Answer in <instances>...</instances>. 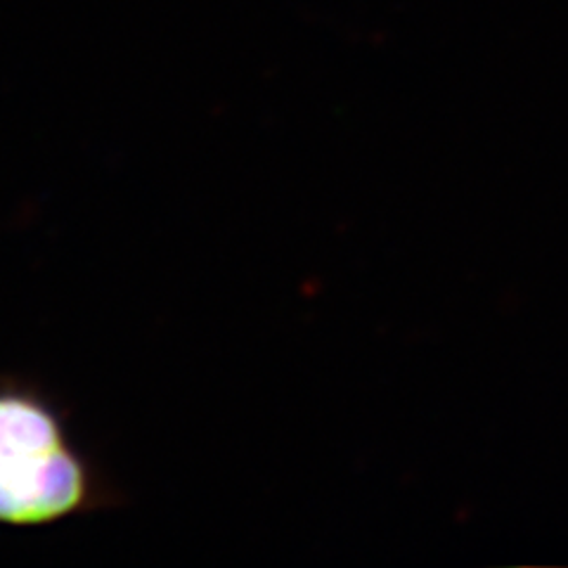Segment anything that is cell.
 <instances>
[{"label": "cell", "mask_w": 568, "mask_h": 568, "mask_svg": "<svg viewBox=\"0 0 568 568\" xmlns=\"http://www.w3.org/2000/svg\"><path fill=\"white\" fill-rule=\"evenodd\" d=\"M85 471L43 403L0 394V521L48 524L77 511Z\"/></svg>", "instance_id": "obj_1"}]
</instances>
